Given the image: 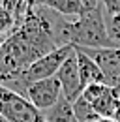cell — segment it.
I'll use <instances>...</instances> for the list:
<instances>
[{"label": "cell", "instance_id": "obj_12", "mask_svg": "<svg viewBox=\"0 0 120 122\" xmlns=\"http://www.w3.org/2000/svg\"><path fill=\"white\" fill-rule=\"evenodd\" d=\"M107 30H109V36L120 45V13L111 15L107 19Z\"/></svg>", "mask_w": 120, "mask_h": 122}, {"label": "cell", "instance_id": "obj_6", "mask_svg": "<svg viewBox=\"0 0 120 122\" xmlns=\"http://www.w3.org/2000/svg\"><path fill=\"white\" fill-rule=\"evenodd\" d=\"M75 55H77V68H79V77H81L83 86H88V85H94V83L105 85L103 71L100 70L96 60L90 55H86L81 47H75Z\"/></svg>", "mask_w": 120, "mask_h": 122}, {"label": "cell", "instance_id": "obj_1", "mask_svg": "<svg viewBox=\"0 0 120 122\" xmlns=\"http://www.w3.org/2000/svg\"><path fill=\"white\" fill-rule=\"evenodd\" d=\"M56 36L58 41L71 43L75 47H85V49H111L120 47L107 30V21L103 17V8H94L85 10L75 21H62L56 25Z\"/></svg>", "mask_w": 120, "mask_h": 122}, {"label": "cell", "instance_id": "obj_8", "mask_svg": "<svg viewBox=\"0 0 120 122\" xmlns=\"http://www.w3.org/2000/svg\"><path fill=\"white\" fill-rule=\"evenodd\" d=\"M120 92L107 86L103 90V94L92 103L94 111L98 113V117H105V118H113L115 117V107H116V100H118Z\"/></svg>", "mask_w": 120, "mask_h": 122}, {"label": "cell", "instance_id": "obj_3", "mask_svg": "<svg viewBox=\"0 0 120 122\" xmlns=\"http://www.w3.org/2000/svg\"><path fill=\"white\" fill-rule=\"evenodd\" d=\"M25 98H28L30 103L34 107H38L40 111H49L58 103V100L62 98V86L56 77H49V79H41V81H34L30 83Z\"/></svg>", "mask_w": 120, "mask_h": 122}, {"label": "cell", "instance_id": "obj_15", "mask_svg": "<svg viewBox=\"0 0 120 122\" xmlns=\"http://www.w3.org/2000/svg\"><path fill=\"white\" fill-rule=\"evenodd\" d=\"M116 122H120V96H118V100H116V107H115V117H113Z\"/></svg>", "mask_w": 120, "mask_h": 122}, {"label": "cell", "instance_id": "obj_13", "mask_svg": "<svg viewBox=\"0 0 120 122\" xmlns=\"http://www.w3.org/2000/svg\"><path fill=\"white\" fill-rule=\"evenodd\" d=\"M101 8L105 10L107 17L120 13V0H101Z\"/></svg>", "mask_w": 120, "mask_h": 122}, {"label": "cell", "instance_id": "obj_7", "mask_svg": "<svg viewBox=\"0 0 120 122\" xmlns=\"http://www.w3.org/2000/svg\"><path fill=\"white\" fill-rule=\"evenodd\" d=\"M38 6H43L49 11H55L62 17H79L85 11L81 0H45Z\"/></svg>", "mask_w": 120, "mask_h": 122}, {"label": "cell", "instance_id": "obj_2", "mask_svg": "<svg viewBox=\"0 0 120 122\" xmlns=\"http://www.w3.org/2000/svg\"><path fill=\"white\" fill-rule=\"evenodd\" d=\"M0 115L10 122H45L43 111L30 103L28 98L0 85Z\"/></svg>", "mask_w": 120, "mask_h": 122}, {"label": "cell", "instance_id": "obj_5", "mask_svg": "<svg viewBox=\"0 0 120 122\" xmlns=\"http://www.w3.org/2000/svg\"><path fill=\"white\" fill-rule=\"evenodd\" d=\"M55 77L60 81V86H62V98H66L68 102H71V103H73L75 100L83 94L85 86H83L81 77H79L75 47H73V53L64 60V64L60 66V70L56 71V75H55Z\"/></svg>", "mask_w": 120, "mask_h": 122}, {"label": "cell", "instance_id": "obj_10", "mask_svg": "<svg viewBox=\"0 0 120 122\" xmlns=\"http://www.w3.org/2000/svg\"><path fill=\"white\" fill-rule=\"evenodd\" d=\"M73 115H75V120L77 122H96L98 118H101V117H98V113L94 111V107L92 103H88L85 98H77L73 103Z\"/></svg>", "mask_w": 120, "mask_h": 122}, {"label": "cell", "instance_id": "obj_16", "mask_svg": "<svg viewBox=\"0 0 120 122\" xmlns=\"http://www.w3.org/2000/svg\"><path fill=\"white\" fill-rule=\"evenodd\" d=\"M96 122H116L115 118H105V117H101V118H98Z\"/></svg>", "mask_w": 120, "mask_h": 122}, {"label": "cell", "instance_id": "obj_14", "mask_svg": "<svg viewBox=\"0 0 120 122\" xmlns=\"http://www.w3.org/2000/svg\"><path fill=\"white\" fill-rule=\"evenodd\" d=\"M83 2V8L85 10H94V8H100L101 0H81Z\"/></svg>", "mask_w": 120, "mask_h": 122}, {"label": "cell", "instance_id": "obj_4", "mask_svg": "<svg viewBox=\"0 0 120 122\" xmlns=\"http://www.w3.org/2000/svg\"><path fill=\"white\" fill-rule=\"evenodd\" d=\"M75 47V45H73ZM86 55H90L100 70L103 71L105 85L120 92V47L111 49H85L81 47Z\"/></svg>", "mask_w": 120, "mask_h": 122}, {"label": "cell", "instance_id": "obj_17", "mask_svg": "<svg viewBox=\"0 0 120 122\" xmlns=\"http://www.w3.org/2000/svg\"><path fill=\"white\" fill-rule=\"evenodd\" d=\"M36 2H38V4H40V2H45V0H36Z\"/></svg>", "mask_w": 120, "mask_h": 122}, {"label": "cell", "instance_id": "obj_11", "mask_svg": "<svg viewBox=\"0 0 120 122\" xmlns=\"http://www.w3.org/2000/svg\"><path fill=\"white\" fill-rule=\"evenodd\" d=\"M105 88H107V85H101V83L88 85V86H85V90H83V94H81V98H85L88 103H94V102L103 94Z\"/></svg>", "mask_w": 120, "mask_h": 122}, {"label": "cell", "instance_id": "obj_9", "mask_svg": "<svg viewBox=\"0 0 120 122\" xmlns=\"http://www.w3.org/2000/svg\"><path fill=\"white\" fill-rule=\"evenodd\" d=\"M43 115H45V122H77L73 115V105L66 98H60L58 103L53 109L45 111Z\"/></svg>", "mask_w": 120, "mask_h": 122}]
</instances>
